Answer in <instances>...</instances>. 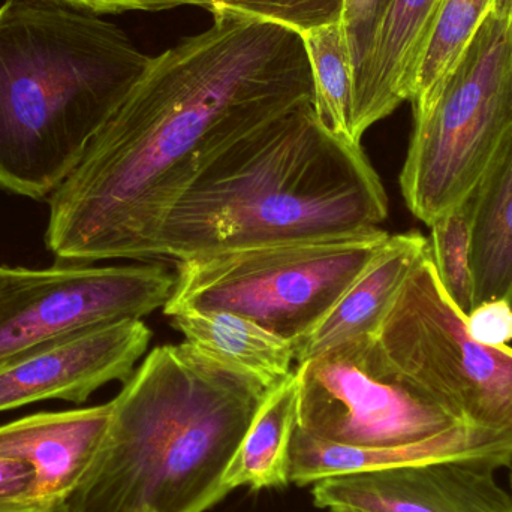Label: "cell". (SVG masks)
<instances>
[{"instance_id": "24", "label": "cell", "mask_w": 512, "mask_h": 512, "mask_svg": "<svg viewBox=\"0 0 512 512\" xmlns=\"http://www.w3.org/2000/svg\"><path fill=\"white\" fill-rule=\"evenodd\" d=\"M53 507L36 495L35 472L29 463L0 456V512H47Z\"/></svg>"}, {"instance_id": "16", "label": "cell", "mask_w": 512, "mask_h": 512, "mask_svg": "<svg viewBox=\"0 0 512 512\" xmlns=\"http://www.w3.org/2000/svg\"><path fill=\"white\" fill-rule=\"evenodd\" d=\"M170 318L186 342L209 357L254 376L268 388H276L295 372L292 343L252 319L228 312L194 310Z\"/></svg>"}, {"instance_id": "29", "label": "cell", "mask_w": 512, "mask_h": 512, "mask_svg": "<svg viewBox=\"0 0 512 512\" xmlns=\"http://www.w3.org/2000/svg\"><path fill=\"white\" fill-rule=\"evenodd\" d=\"M330 512H360L355 510H349V508H331Z\"/></svg>"}, {"instance_id": "7", "label": "cell", "mask_w": 512, "mask_h": 512, "mask_svg": "<svg viewBox=\"0 0 512 512\" xmlns=\"http://www.w3.org/2000/svg\"><path fill=\"white\" fill-rule=\"evenodd\" d=\"M409 385L468 426L512 433V348L469 336L432 256L417 265L376 334Z\"/></svg>"}, {"instance_id": "19", "label": "cell", "mask_w": 512, "mask_h": 512, "mask_svg": "<svg viewBox=\"0 0 512 512\" xmlns=\"http://www.w3.org/2000/svg\"><path fill=\"white\" fill-rule=\"evenodd\" d=\"M493 6L495 0H442L415 68L409 101L414 116L430 107Z\"/></svg>"}, {"instance_id": "6", "label": "cell", "mask_w": 512, "mask_h": 512, "mask_svg": "<svg viewBox=\"0 0 512 512\" xmlns=\"http://www.w3.org/2000/svg\"><path fill=\"white\" fill-rule=\"evenodd\" d=\"M512 132V20L483 21L424 113L415 114L400 188L429 227L472 194Z\"/></svg>"}, {"instance_id": "11", "label": "cell", "mask_w": 512, "mask_h": 512, "mask_svg": "<svg viewBox=\"0 0 512 512\" xmlns=\"http://www.w3.org/2000/svg\"><path fill=\"white\" fill-rule=\"evenodd\" d=\"M150 339L141 319H123L18 355L0 366V412L45 400L87 402L104 385L128 381Z\"/></svg>"}, {"instance_id": "25", "label": "cell", "mask_w": 512, "mask_h": 512, "mask_svg": "<svg viewBox=\"0 0 512 512\" xmlns=\"http://www.w3.org/2000/svg\"><path fill=\"white\" fill-rule=\"evenodd\" d=\"M469 336L492 348L508 346L512 342V303L505 300H489L477 304L465 316Z\"/></svg>"}, {"instance_id": "9", "label": "cell", "mask_w": 512, "mask_h": 512, "mask_svg": "<svg viewBox=\"0 0 512 512\" xmlns=\"http://www.w3.org/2000/svg\"><path fill=\"white\" fill-rule=\"evenodd\" d=\"M176 273L162 261L123 265H0V366L81 331L164 307Z\"/></svg>"}, {"instance_id": "23", "label": "cell", "mask_w": 512, "mask_h": 512, "mask_svg": "<svg viewBox=\"0 0 512 512\" xmlns=\"http://www.w3.org/2000/svg\"><path fill=\"white\" fill-rule=\"evenodd\" d=\"M390 2L391 0H345L340 26L345 35L354 81L372 53L376 33Z\"/></svg>"}, {"instance_id": "2", "label": "cell", "mask_w": 512, "mask_h": 512, "mask_svg": "<svg viewBox=\"0 0 512 512\" xmlns=\"http://www.w3.org/2000/svg\"><path fill=\"white\" fill-rule=\"evenodd\" d=\"M387 216L361 144L331 134L309 101L198 162L156 231L152 259L349 236Z\"/></svg>"}, {"instance_id": "21", "label": "cell", "mask_w": 512, "mask_h": 512, "mask_svg": "<svg viewBox=\"0 0 512 512\" xmlns=\"http://www.w3.org/2000/svg\"><path fill=\"white\" fill-rule=\"evenodd\" d=\"M477 188L462 203L442 213L429 225V251L450 300L462 315L475 307V283L471 267Z\"/></svg>"}, {"instance_id": "18", "label": "cell", "mask_w": 512, "mask_h": 512, "mask_svg": "<svg viewBox=\"0 0 512 512\" xmlns=\"http://www.w3.org/2000/svg\"><path fill=\"white\" fill-rule=\"evenodd\" d=\"M298 384L295 372L270 391L255 415L224 477L227 493L240 487L252 492L289 484L288 463L297 427Z\"/></svg>"}, {"instance_id": "30", "label": "cell", "mask_w": 512, "mask_h": 512, "mask_svg": "<svg viewBox=\"0 0 512 512\" xmlns=\"http://www.w3.org/2000/svg\"><path fill=\"white\" fill-rule=\"evenodd\" d=\"M510 490H511V493H512V465H511V468H510Z\"/></svg>"}, {"instance_id": "3", "label": "cell", "mask_w": 512, "mask_h": 512, "mask_svg": "<svg viewBox=\"0 0 512 512\" xmlns=\"http://www.w3.org/2000/svg\"><path fill=\"white\" fill-rule=\"evenodd\" d=\"M185 342L158 346L114 397L104 442L66 512H204L270 391Z\"/></svg>"}, {"instance_id": "15", "label": "cell", "mask_w": 512, "mask_h": 512, "mask_svg": "<svg viewBox=\"0 0 512 512\" xmlns=\"http://www.w3.org/2000/svg\"><path fill=\"white\" fill-rule=\"evenodd\" d=\"M442 0H391L372 53L354 81L352 138L411 101L415 68Z\"/></svg>"}, {"instance_id": "8", "label": "cell", "mask_w": 512, "mask_h": 512, "mask_svg": "<svg viewBox=\"0 0 512 512\" xmlns=\"http://www.w3.org/2000/svg\"><path fill=\"white\" fill-rule=\"evenodd\" d=\"M295 376L297 427L316 441L397 447L468 426L409 385L382 354L376 334L303 361Z\"/></svg>"}, {"instance_id": "28", "label": "cell", "mask_w": 512, "mask_h": 512, "mask_svg": "<svg viewBox=\"0 0 512 512\" xmlns=\"http://www.w3.org/2000/svg\"><path fill=\"white\" fill-rule=\"evenodd\" d=\"M47 512H66L65 505H63L62 502V504H57L56 507L51 508V510Z\"/></svg>"}, {"instance_id": "20", "label": "cell", "mask_w": 512, "mask_h": 512, "mask_svg": "<svg viewBox=\"0 0 512 512\" xmlns=\"http://www.w3.org/2000/svg\"><path fill=\"white\" fill-rule=\"evenodd\" d=\"M313 80V108L322 125L349 143L352 138V80L351 59L340 23L319 27L301 35Z\"/></svg>"}, {"instance_id": "5", "label": "cell", "mask_w": 512, "mask_h": 512, "mask_svg": "<svg viewBox=\"0 0 512 512\" xmlns=\"http://www.w3.org/2000/svg\"><path fill=\"white\" fill-rule=\"evenodd\" d=\"M388 237L375 228L179 261L165 315L234 313L298 342L325 318Z\"/></svg>"}, {"instance_id": "26", "label": "cell", "mask_w": 512, "mask_h": 512, "mask_svg": "<svg viewBox=\"0 0 512 512\" xmlns=\"http://www.w3.org/2000/svg\"><path fill=\"white\" fill-rule=\"evenodd\" d=\"M96 14H122L129 11L162 12L182 6H200L210 11L209 0H66Z\"/></svg>"}, {"instance_id": "13", "label": "cell", "mask_w": 512, "mask_h": 512, "mask_svg": "<svg viewBox=\"0 0 512 512\" xmlns=\"http://www.w3.org/2000/svg\"><path fill=\"white\" fill-rule=\"evenodd\" d=\"M451 459H489L512 465V433L462 426L435 438L397 447L363 448L316 441L295 427L288 481L309 486L327 478Z\"/></svg>"}, {"instance_id": "17", "label": "cell", "mask_w": 512, "mask_h": 512, "mask_svg": "<svg viewBox=\"0 0 512 512\" xmlns=\"http://www.w3.org/2000/svg\"><path fill=\"white\" fill-rule=\"evenodd\" d=\"M471 267L475 306L512 303V132L477 186Z\"/></svg>"}, {"instance_id": "1", "label": "cell", "mask_w": 512, "mask_h": 512, "mask_svg": "<svg viewBox=\"0 0 512 512\" xmlns=\"http://www.w3.org/2000/svg\"><path fill=\"white\" fill-rule=\"evenodd\" d=\"M152 57L51 195L45 245L59 264L150 262L156 231L198 162L313 102L300 33L237 15Z\"/></svg>"}, {"instance_id": "10", "label": "cell", "mask_w": 512, "mask_h": 512, "mask_svg": "<svg viewBox=\"0 0 512 512\" xmlns=\"http://www.w3.org/2000/svg\"><path fill=\"white\" fill-rule=\"evenodd\" d=\"M489 459H451L327 478L313 484L316 507L360 512H512V493Z\"/></svg>"}, {"instance_id": "4", "label": "cell", "mask_w": 512, "mask_h": 512, "mask_svg": "<svg viewBox=\"0 0 512 512\" xmlns=\"http://www.w3.org/2000/svg\"><path fill=\"white\" fill-rule=\"evenodd\" d=\"M152 56L66 0L0 5V189L50 200Z\"/></svg>"}, {"instance_id": "12", "label": "cell", "mask_w": 512, "mask_h": 512, "mask_svg": "<svg viewBox=\"0 0 512 512\" xmlns=\"http://www.w3.org/2000/svg\"><path fill=\"white\" fill-rule=\"evenodd\" d=\"M113 402L68 411L38 412L0 426V456L23 460L35 472L36 495L65 502L95 460Z\"/></svg>"}, {"instance_id": "22", "label": "cell", "mask_w": 512, "mask_h": 512, "mask_svg": "<svg viewBox=\"0 0 512 512\" xmlns=\"http://www.w3.org/2000/svg\"><path fill=\"white\" fill-rule=\"evenodd\" d=\"M213 15L228 14L277 24L304 35L340 23L345 0H209Z\"/></svg>"}, {"instance_id": "14", "label": "cell", "mask_w": 512, "mask_h": 512, "mask_svg": "<svg viewBox=\"0 0 512 512\" xmlns=\"http://www.w3.org/2000/svg\"><path fill=\"white\" fill-rule=\"evenodd\" d=\"M427 254L429 239L418 231L388 237L325 318L306 337L292 343L295 363L348 340L378 334L406 280Z\"/></svg>"}, {"instance_id": "27", "label": "cell", "mask_w": 512, "mask_h": 512, "mask_svg": "<svg viewBox=\"0 0 512 512\" xmlns=\"http://www.w3.org/2000/svg\"><path fill=\"white\" fill-rule=\"evenodd\" d=\"M493 12L504 20H512V0H495Z\"/></svg>"}]
</instances>
